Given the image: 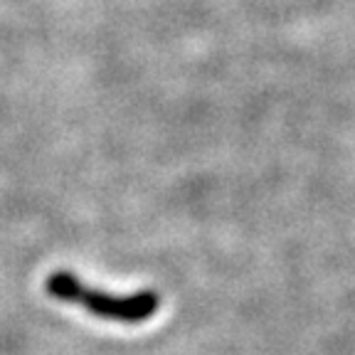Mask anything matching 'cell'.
Wrapping results in <instances>:
<instances>
[{
  "label": "cell",
  "instance_id": "obj_1",
  "mask_svg": "<svg viewBox=\"0 0 355 355\" xmlns=\"http://www.w3.org/2000/svg\"><path fill=\"white\" fill-rule=\"evenodd\" d=\"M44 291L62 304L82 306L101 321L126 323V326H139V323L150 321L161 309V296L150 288L116 296L101 291V288L87 286L84 282H79L77 274L67 272V269L52 272L44 282Z\"/></svg>",
  "mask_w": 355,
  "mask_h": 355
}]
</instances>
